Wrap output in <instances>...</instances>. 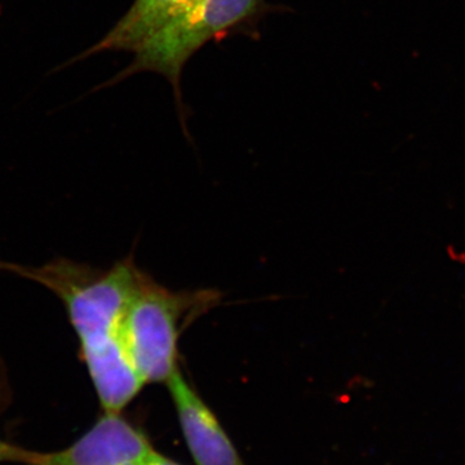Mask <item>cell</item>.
Returning a JSON list of instances; mask_svg holds the SVG:
<instances>
[{
    "label": "cell",
    "instance_id": "obj_4",
    "mask_svg": "<svg viewBox=\"0 0 465 465\" xmlns=\"http://www.w3.org/2000/svg\"><path fill=\"white\" fill-rule=\"evenodd\" d=\"M157 450L148 434L122 412H104L67 448L32 452L25 465H145Z\"/></svg>",
    "mask_w": 465,
    "mask_h": 465
},
{
    "label": "cell",
    "instance_id": "obj_8",
    "mask_svg": "<svg viewBox=\"0 0 465 465\" xmlns=\"http://www.w3.org/2000/svg\"><path fill=\"white\" fill-rule=\"evenodd\" d=\"M145 465H183L180 461L174 460L173 458H168L161 452H155L152 458L146 461Z\"/></svg>",
    "mask_w": 465,
    "mask_h": 465
},
{
    "label": "cell",
    "instance_id": "obj_6",
    "mask_svg": "<svg viewBox=\"0 0 465 465\" xmlns=\"http://www.w3.org/2000/svg\"><path fill=\"white\" fill-rule=\"evenodd\" d=\"M195 0H134L114 27L100 42L67 61L63 69L106 51L136 52L171 21L183 14ZM57 69V70H58Z\"/></svg>",
    "mask_w": 465,
    "mask_h": 465
},
{
    "label": "cell",
    "instance_id": "obj_1",
    "mask_svg": "<svg viewBox=\"0 0 465 465\" xmlns=\"http://www.w3.org/2000/svg\"><path fill=\"white\" fill-rule=\"evenodd\" d=\"M0 271L41 283L63 302L104 412H124L145 385L124 341L125 309L142 274L133 258L109 271L66 259L39 268L0 262Z\"/></svg>",
    "mask_w": 465,
    "mask_h": 465
},
{
    "label": "cell",
    "instance_id": "obj_2",
    "mask_svg": "<svg viewBox=\"0 0 465 465\" xmlns=\"http://www.w3.org/2000/svg\"><path fill=\"white\" fill-rule=\"evenodd\" d=\"M219 300L213 290H168L142 272L125 309L124 341L143 384H167L180 371V333Z\"/></svg>",
    "mask_w": 465,
    "mask_h": 465
},
{
    "label": "cell",
    "instance_id": "obj_7",
    "mask_svg": "<svg viewBox=\"0 0 465 465\" xmlns=\"http://www.w3.org/2000/svg\"><path fill=\"white\" fill-rule=\"evenodd\" d=\"M33 451L17 448L0 439V464L2 463H17L21 465L27 464L30 460Z\"/></svg>",
    "mask_w": 465,
    "mask_h": 465
},
{
    "label": "cell",
    "instance_id": "obj_3",
    "mask_svg": "<svg viewBox=\"0 0 465 465\" xmlns=\"http://www.w3.org/2000/svg\"><path fill=\"white\" fill-rule=\"evenodd\" d=\"M259 5L260 0H195L134 52L136 56L130 66L100 88L119 84L136 73L154 72L166 76L179 94L180 75L186 61L220 33L252 16Z\"/></svg>",
    "mask_w": 465,
    "mask_h": 465
},
{
    "label": "cell",
    "instance_id": "obj_5",
    "mask_svg": "<svg viewBox=\"0 0 465 465\" xmlns=\"http://www.w3.org/2000/svg\"><path fill=\"white\" fill-rule=\"evenodd\" d=\"M166 385L194 465H247L213 410L182 371Z\"/></svg>",
    "mask_w": 465,
    "mask_h": 465
}]
</instances>
